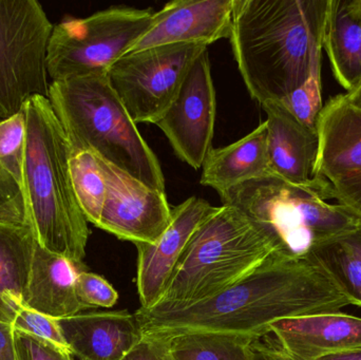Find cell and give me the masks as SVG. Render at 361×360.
<instances>
[{
    "instance_id": "10",
    "label": "cell",
    "mask_w": 361,
    "mask_h": 360,
    "mask_svg": "<svg viewBox=\"0 0 361 360\" xmlns=\"http://www.w3.org/2000/svg\"><path fill=\"white\" fill-rule=\"evenodd\" d=\"M216 116V90L207 49L195 59L175 101L156 125L176 156L200 169L212 148Z\"/></svg>"
},
{
    "instance_id": "1",
    "label": "cell",
    "mask_w": 361,
    "mask_h": 360,
    "mask_svg": "<svg viewBox=\"0 0 361 360\" xmlns=\"http://www.w3.org/2000/svg\"><path fill=\"white\" fill-rule=\"evenodd\" d=\"M348 300L307 260L276 257L214 297L135 313L143 336L220 333L259 340L282 319L339 312Z\"/></svg>"
},
{
    "instance_id": "5",
    "label": "cell",
    "mask_w": 361,
    "mask_h": 360,
    "mask_svg": "<svg viewBox=\"0 0 361 360\" xmlns=\"http://www.w3.org/2000/svg\"><path fill=\"white\" fill-rule=\"evenodd\" d=\"M281 258L271 235L243 211L222 205L195 230L158 304L203 302Z\"/></svg>"
},
{
    "instance_id": "28",
    "label": "cell",
    "mask_w": 361,
    "mask_h": 360,
    "mask_svg": "<svg viewBox=\"0 0 361 360\" xmlns=\"http://www.w3.org/2000/svg\"><path fill=\"white\" fill-rule=\"evenodd\" d=\"M76 293L86 309L112 308L118 300V292L105 278L86 270L78 273Z\"/></svg>"
},
{
    "instance_id": "29",
    "label": "cell",
    "mask_w": 361,
    "mask_h": 360,
    "mask_svg": "<svg viewBox=\"0 0 361 360\" xmlns=\"http://www.w3.org/2000/svg\"><path fill=\"white\" fill-rule=\"evenodd\" d=\"M18 360H74L71 351L14 330Z\"/></svg>"
},
{
    "instance_id": "35",
    "label": "cell",
    "mask_w": 361,
    "mask_h": 360,
    "mask_svg": "<svg viewBox=\"0 0 361 360\" xmlns=\"http://www.w3.org/2000/svg\"><path fill=\"white\" fill-rule=\"evenodd\" d=\"M316 360H361V349L328 355V356Z\"/></svg>"
},
{
    "instance_id": "33",
    "label": "cell",
    "mask_w": 361,
    "mask_h": 360,
    "mask_svg": "<svg viewBox=\"0 0 361 360\" xmlns=\"http://www.w3.org/2000/svg\"><path fill=\"white\" fill-rule=\"evenodd\" d=\"M0 360H18L15 348L14 330L10 323L0 321Z\"/></svg>"
},
{
    "instance_id": "6",
    "label": "cell",
    "mask_w": 361,
    "mask_h": 360,
    "mask_svg": "<svg viewBox=\"0 0 361 360\" xmlns=\"http://www.w3.org/2000/svg\"><path fill=\"white\" fill-rule=\"evenodd\" d=\"M219 196L260 224L283 259L305 260L316 245L361 223L343 205L329 203L334 190L322 178L293 184L269 173Z\"/></svg>"
},
{
    "instance_id": "30",
    "label": "cell",
    "mask_w": 361,
    "mask_h": 360,
    "mask_svg": "<svg viewBox=\"0 0 361 360\" xmlns=\"http://www.w3.org/2000/svg\"><path fill=\"white\" fill-rule=\"evenodd\" d=\"M0 220L25 222V205H23L20 188L1 166H0Z\"/></svg>"
},
{
    "instance_id": "19",
    "label": "cell",
    "mask_w": 361,
    "mask_h": 360,
    "mask_svg": "<svg viewBox=\"0 0 361 360\" xmlns=\"http://www.w3.org/2000/svg\"><path fill=\"white\" fill-rule=\"evenodd\" d=\"M202 169V185L219 194L271 173L267 123H261L235 143L212 148Z\"/></svg>"
},
{
    "instance_id": "26",
    "label": "cell",
    "mask_w": 361,
    "mask_h": 360,
    "mask_svg": "<svg viewBox=\"0 0 361 360\" xmlns=\"http://www.w3.org/2000/svg\"><path fill=\"white\" fill-rule=\"evenodd\" d=\"M27 149V120L23 109L6 120H0V166L23 187Z\"/></svg>"
},
{
    "instance_id": "3",
    "label": "cell",
    "mask_w": 361,
    "mask_h": 360,
    "mask_svg": "<svg viewBox=\"0 0 361 360\" xmlns=\"http://www.w3.org/2000/svg\"><path fill=\"white\" fill-rule=\"evenodd\" d=\"M23 182L25 222L47 251L85 268L90 230L70 171V142L47 97L27 101Z\"/></svg>"
},
{
    "instance_id": "2",
    "label": "cell",
    "mask_w": 361,
    "mask_h": 360,
    "mask_svg": "<svg viewBox=\"0 0 361 360\" xmlns=\"http://www.w3.org/2000/svg\"><path fill=\"white\" fill-rule=\"evenodd\" d=\"M329 0H235L231 40L246 89L281 101L322 66Z\"/></svg>"
},
{
    "instance_id": "4",
    "label": "cell",
    "mask_w": 361,
    "mask_h": 360,
    "mask_svg": "<svg viewBox=\"0 0 361 360\" xmlns=\"http://www.w3.org/2000/svg\"><path fill=\"white\" fill-rule=\"evenodd\" d=\"M49 101L70 144L165 192L158 156L112 89L107 74L53 80Z\"/></svg>"
},
{
    "instance_id": "8",
    "label": "cell",
    "mask_w": 361,
    "mask_h": 360,
    "mask_svg": "<svg viewBox=\"0 0 361 360\" xmlns=\"http://www.w3.org/2000/svg\"><path fill=\"white\" fill-rule=\"evenodd\" d=\"M54 25L36 0H0V120L32 97H49L48 48Z\"/></svg>"
},
{
    "instance_id": "13",
    "label": "cell",
    "mask_w": 361,
    "mask_h": 360,
    "mask_svg": "<svg viewBox=\"0 0 361 360\" xmlns=\"http://www.w3.org/2000/svg\"><path fill=\"white\" fill-rule=\"evenodd\" d=\"M235 0H175L154 12L152 25L127 54L171 44L207 46L229 38Z\"/></svg>"
},
{
    "instance_id": "11",
    "label": "cell",
    "mask_w": 361,
    "mask_h": 360,
    "mask_svg": "<svg viewBox=\"0 0 361 360\" xmlns=\"http://www.w3.org/2000/svg\"><path fill=\"white\" fill-rule=\"evenodd\" d=\"M107 184V197L97 228L133 244L156 242L171 222L166 192L135 178L95 156Z\"/></svg>"
},
{
    "instance_id": "24",
    "label": "cell",
    "mask_w": 361,
    "mask_h": 360,
    "mask_svg": "<svg viewBox=\"0 0 361 360\" xmlns=\"http://www.w3.org/2000/svg\"><path fill=\"white\" fill-rule=\"evenodd\" d=\"M70 171L80 209L88 223L99 225L107 197V184L97 156L70 144Z\"/></svg>"
},
{
    "instance_id": "20",
    "label": "cell",
    "mask_w": 361,
    "mask_h": 360,
    "mask_svg": "<svg viewBox=\"0 0 361 360\" xmlns=\"http://www.w3.org/2000/svg\"><path fill=\"white\" fill-rule=\"evenodd\" d=\"M324 49L347 92L361 80V0H329Z\"/></svg>"
},
{
    "instance_id": "27",
    "label": "cell",
    "mask_w": 361,
    "mask_h": 360,
    "mask_svg": "<svg viewBox=\"0 0 361 360\" xmlns=\"http://www.w3.org/2000/svg\"><path fill=\"white\" fill-rule=\"evenodd\" d=\"M301 124L317 131V120L322 108V66L312 72L298 89L280 101Z\"/></svg>"
},
{
    "instance_id": "23",
    "label": "cell",
    "mask_w": 361,
    "mask_h": 360,
    "mask_svg": "<svg viewBox=\"0 0 361 360\" xmlns=\"http://www.w3.org/2000/svg\"><path fill=\"white\" fill-rule=\"evenodd\" d=\"M247 336L220 333H187L171 337L175 360H252V344Z\"/></svg>"
},
{
    "instance_id": "32",
    "label": "cell",
    "mask_w": 361,
    "mask_h": 360,
    "mask_svg": "<svg viewBox=\"0 0 361 360\" xmlns=\"http://www.w3.org/2000/svg\"><path fill=\"white\" fill-rule=\"evenodd\" d=\"M122 360H175L171 351V337L143 336Z\"/></svg>"
},
{
    "instance_id": "37",
    "label": "cell",
    "mask_w": 361,
    "mask_h": 360,
    "mask_svg": "<svg viewBox=\"0 0 361 360\" xmlns=\"http://www.w3.org/2000/svg\"><path fill=\"white\" fill-rule=\"evenodd\" d=\"M1 221H2V220H1Z\"/></svg>"
},
{
    "instance_id": "17",
    "label": "cell",
    "mask_w": 361,
    "mask_h": 360,
    "mask_svg": "<svg viewBox=\"0 0 361 360\" xmlns=\"http://www.w3.org/2000/svg\"><path fill=\"white\" fill-rule=\"evenodd\" d=\"M262 108L267 116L271 173L290 183H309L319 151L317 131L301 124L280 101H269Z\"/></svg>"
},
{
    "instance_id": "12",
    "label": "cell",
    "mask_w": 361,
    "mask_h": 360,
    "mask_svg": "<svg viewBox=\"0 0 361 360\" xmlns=\"http://www.w3.org/2000/svg\"><path fill=\"white\" fill-rule=\"evenodd\" d=\"M208 201L190 197L171 207V222L156 242L139 243L137 287L142 309L160 302L189 241L202 223L216 211Z\"/></svg>"
},
{
    "instance_id": "21",
    "label": "cell",
    "mask_w": 361,
    "mask_h": 360,
    "mask_svg": "<svg viewBox=\"0 0 361 360\" xmlns=\"http://www.w3.org/2000/svg\"><path fill=\"white\" fill-rule=\"evenodd\" d=\"M305 260L326 276L349 304L361 308V223L316 245Z\"/></svg>"
},
{
    "instance_id": "7",
    "label": "cell",
    "mask_w": 361,
    "mask_h": 360,
    "mask_svg": "<svg viewBox=\"0 0 361 360\" xmlns=\"http://www.w3.org/2000/svg\"><path fill=\"white\" fill-rule=\"evenodd\" d=\"M152 8L111 6L54 25L48 48L53 80L107 74L150 27Z\"/></svg>"
},
{
    "instance_id": "18",
    "label": "cell",
    "mask_w": 361,
    "mask_h": 360,
    "mask_svg": "<svg viewBox=\"0 0 361 360\" xmlns=\"http://www.w3.org/2000/svg\"><path fill=\"white\" fill-rule=\"evenodd\" d=\"M84 270L63 256L47 251L35 241L23 302L30 308L56 319L84 312L87 309L76 293V279Z\"/></svg>"
},
{
    "instance_id": "14",
    "label": "cell",
    "mask_w": 361,
    "mask_h": 360,
    "mask_svg": "<svg viewBox=\"0 0 361 360\" xmlns=\"http://www.w3.org/2000/svg\"><path fill=\"white\" fill-rule=\"evenodd\" d=\"M269 333L294 360H316L361 349V318L341 311L282 319L271 325Z\"/></svg>"
},
{
    "instance_id": "9",
    "label": "cell",
    "mask_w": 361,
    "mask_h": 360,
    "mask_svg": "<svg viewBox=\"0 0 361 360\" xmlns=\"http://www.w3.org/2000/svg\"><path fill=\"white\" fill-rule=\"evenodd\" d=\"M207 49L171 44L126 54L110 68L108 80L137 124H157L177 97L195 59Z\"/></svg>"
},
{
    "instance_id": "36",
    "label": "cell",
    "mask_w": 361,
    "mask_h": 360,
    "mask_svg": "<svg viewBox=\"0 0 361 360\" xmlns=\"http://www.w3.org/2000/svg\"><path fill=\"white\" fill-rule=\"evenodd\" d=\"M345 95L350 103L357 106L358 108H361V80L351 91L345 93Z\"/></svg>"
},
{
    "instance_id": "16",
    "label": "cell",
    "mask_w": 361,
    "mask_h": 360,
    "mask_svg": "<svg viewBox=\"0 0 361 360\" xmlns=\"http://www.w3.org/2000/svg\"><path fill=\"white\" fill-rule=\"evenodd\" d=\"M59 325L80 360H122L143 338L135 314L126 310L80 313L59 319Z\"/></svg>"
},
{
    "instance_id": "25",
    "label": "cell",
    "mask_w": 361,
    "mask_h": 360,
    "mask_svg": "<svg viewBox=\"0 0 361 360\" xmlns=\"http://www.w3.org/2000/svg\"><path fill=\"white\" fill-rule=\"evenodd\" d=\"M2 302L12 315L11 325L13 330L35 336L61 348L70 350L61 332L59 319L30 308L20 296L13 293L4 294Z\"/></svg>"
},
{
    "instance_id": "31",
    "label": "cell",
    "mask_w": 361,
    "mask_h": 360,
    "mask_svg": "<svg viewBox=\"0 0 361 360\" xmlns=\"http://www.w3.org/2000/svg\"><path fill=\"white\" fill-rule=\"evenodd\" d=\"M334 199L361 221V173L341 178L331 183Z\"/></svg>"
},
{
    "instance_id": "34",
    "label": "cell",
    "mask_w": 361,
    "mask_h": 360,
    "mask_svg": "<svg viewBox=\"0 0 361 360\" xmlns=\"http://www.w3.org/2000/svg\"><path fill=\"white\" fill-rule=\"evenodd\" d=\"M252 360H294L279 346L261 344L259 340L252 344Z\"/></svg>"
},
{
    "instance_id": "15",
    "label": "cell",
    "mask_w": 361,
    "mask_h": 360,
    "mask_svg": "<svg viewBox=\"0 0 361 360\" xmlns=\"http://www.w3.org/2000/svg\"><path fill=\"white\" fill-rule=\"evenodd\" d=\"M319 151L314 177L333 183L361 173V108L345 94L330 99L317 120Z\"/></svg>"
},
{
    "instance_id": "22",
    "label": "cell",
    "mask_w": 361,
    "mask_h": 360,
    "mask_svg": "<svg viewBox=\"0 0 361 360\" xmlns=\"http://www.w3.org/2000/svg\"><path fill=\"white\" fill-rule=\"evenodd\" d=\"M35 241L29 224L0 220V321L11 325L12 319L4 294L25 298Z\"/></svg>"
}]
</instances>
